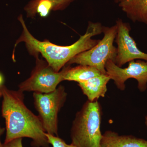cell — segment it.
<instances>
[{
    "mask_svg": "<svg viewBox=\"0 0 147 147\" xmlns=\"http://www.w3.org/2000/svg\"><path fill=\"white\" fill-rule=\"evenodd\" d=\"M63 81L82 83L102 74L97 69L88 65H80L71 67L67 65L63 67Z\"/></svg>",
    "mask_w": 147,
    "mask_h": 147,
    "instance_id": "obj_12",
    "label": "cell"
},
{
    "mask_svg": "<svg viewBox=\"0 0 147 147\" xmlns=\"http://www.w3.org/2000/svg\"><path fill=\"white\" fill-rule=\"evenodd\" d=\"M53 4V10H62L65 9L75 0H51Z\"/></svg>",
    "mask_w": 147,
    "mask_h": 147,
    "instance_id": "obj_15",
    "label": "cell"
},
{
    "mask_svg": "<svg viewBox=\"0 0 147 147\" xmlns=\"http://www.w3.org/2000/svg\"><path fill=\"white\" fill-rule=\"evenodd\" d=\"M115 3L131 21L147 26V0H115Z\"/></svg>",
    "mask_w": 147,
    "mask_h": 147,
    "instance_id": "obj_11",
    "label": "cell"
},
{
    "mask_svg": "<svg viewBox=\"0 0 147 147\" xmlns=\"http://www.w3.org/2000/svg\"><path fill=\"white\" fill-rule=\"evenodd\" d=\"M103 38L89 50L76 55L67 64H76L88 65L97 69L102 74H106L105 66L108 60L115 62L117 55V47L114 42L117 34V25L103 27Z\"/></svg>",
    "mask_w": 147,
    "mask_h": 147,
    "instance_id": "obj_4",
    "label": "cell"
},
{
    "mask_svg": "<svg viewBox=\"0 0 147 147\" xmlns=\"http://www.w3.org/2000/svg\"><path fill=\"white\" fill-rule=\"evenodd\" d=\"M36 55V66L30 76L19 85V90L48 93L54 91L58 85L63 81L64 70L57 72L46 61Z\"/></svg>",
    "mask_w": 147,
    "mask_h": 147,
    "instance_id": "obj_6",
    "label": "cell"
},
{
    "mask_svg": "<svg viewBox=\"0 0 147 147\" xmlns=\"http://www.w3.org/2000/svg\"><path fill=\"white\" fill-rule=\"evenodd\" d=\"M5 131V128L1 127L0 125V147H3V144H1V135L3 134Z\"/></svg>",
    "mask_w": 147,
    "mask_h": 147,
    "instance_id": "obj_17",
    "label": "cell"
},
{
    "mask_svg": "<svg viewBox=\"0 0 147 147\" xmlns=\"http://www.w3.org/2000/svg\"><path fill=\"white\" fill-rule=\"evenodd\" d=\"M117 34L115 38L117 45V55L115 63L121 67L123 65L135 59L147 61V54L142 52L137 47L134 39L129 32L131 30L130 25L118 19L116 21Z\"/></svg>",
    "mask_w": 147,
    "mask_h": 147,
    "instance_id": "obj_8",
    "label": "cell"
},
{
    "mask_svg": "<svg viewBox=\"0 0 147 147\" xmlns=\"http://www.w3.org/2000/svg\"><path fill=\"white\" fill-rule=\"evenodd\" d=\"M100 147H147V140L108 130L102 134Z\"/></svg>",
    "mask_w": 147,
    "mask_h": 147,
    "instance_id": "obj_10",
    "label": "cell"
},
{
    "mask_svg": "<svg viewBox=\"0 0 147 147\" xmlns=\"http://www.w3.org/2000/svg\"><path fill=\"white\" fill-rule=\"evenodd\" d=\"M145 123L147 127V115L145 117Z\"/></svg>",
    "mask_w": 147,
    "mask_h": 147,
    "instance_id": "obj_19",
    "label": "cell"
},
{
    "mask_svg": "<svg viewBox=\"0 0 147 147\" xmlns=\"http://www.w3.org/2000/svg\"><path fill=\"white\" fill-rule=\"evenodd\" d=\"M3 78L2 75L0 74V87L2 86L3 83ZM2 96V94L0 91V98Z\"/></svg>",
    "mask_w": 147,
    "mask_h": 147,
    "instance_id": "obj_18",
    "label": "cell"
},
{
    "mask_svg": "<svg viewBox=\"0 0 147 147\" xmlns=\"http://www.w3.org/2000/svg\"><path fill=\"white\" fill-rule=\"evenodd\" d=\"M45 135L48 143L52 145L53 147H77L71 143L70 144H68L59 136H54L47 133H45Z\"/></svg>",
    "mask_w": 147,
    "mask_h": 147,
    "instance_id": "obj_14",
    "label": "cell"
},
{
    "mask_svg": "<svg viewBox=\"0 0 147 147\" xmlns=\"http://www.w3.org/2000/svg\"><path fill=\"white\" fill-rule=\"evenodd\" d=\"M102 110L98 101H89L76 113L71 125V144L77 147H100Z\"/></svg>",
    "mask_w": 147,
    "mask_h": 147,
    "instance_id": "obj_3",
    "label": "cell"
},
{
    "mask_svg": "<svg viewBox=\"0 0 147 147\" xmlns=\"http://www.w3.org/2000/svg\"><path fill=\"white\" fill-rule=\"evenodd\" d=\"M23 138H17L13 139L10 142L4 143L3 147H23L22 144Z\"/></svg>",
    "mask_w": 147,
    "mask_h": 147,
    "instance_id": "obj_16",
    "label": "cell"
},
{
    "mask_svg": "<svg viewBox=\"0 0 147 147\" xmlns=\"http://www.w3.org/2000/svg\"><path fill=\"white\" fill-rule=\"evenodd\" d=\"M110 80V76L107 74H101L78 83V86L88 100L93 102L98 100L100 97H105L107 91V84Z\"/></svg>",
    "mask_w": 147,
    "mask_h": 147,
    "instance_id": "obj_9",
    "label": "cell"
},
{
    "mask_svg": "<svg viewBox=\"0 0 147 147\" xmlns=\"http://www.w3.org/2000/svg\"><path fill=\"white\" fill-rule=\"evenodd\" d=\"M3 100L2 115L5 119L4 143L24 137L32 140L34 147H50L42 123L38 116L25 105L24 96L21 91L11 90L2 85L0 87Z\"/></svg>",
    "mask_w": 147,
    "mask_h": 147,
    "instance_id": "obj_1",
    "label": "cell"
},
{
    "mask_svg": "<svg viewBox=\"0 0 147 147\" xmlns=\"http://www.w3.org/2000/svg\"><path fill=\"white\" fill-rule=\"evenodd\" d=\"M106 74L114 81L118 89L123 91L125 83L129 79H136L139 90L144 92L147 88V61L138 60L128 63V66L122 68L112 60H108L105 66Z\"/></svg>",
    "mask_w": 147,
    "mask_h": 147,
    "instance_id": "obj_7",
    "label": "cell"
},
{
    "mask_svg": "<svg viewBox=\"0 0 147 147\" xmlns=\"http://www.w3.org/2000/svg\"><path fill=\"white\" fill-rule=\"evenodd\" d=\"M18 19L23 31L16 42L15 47L20 42H24L29 53L34 56L41 54L48 65L57 72L59 71L76 55L96 45L100 40L94 39L92 37L102 33L104 27L98 22H89L85 34L81 36L77 41L68 46H60L47 40L41 41L36 39L27 28L23 16L20 15Z\"/></svg>",
    "mask_w": 147,
    "mask_h": 147,
    "instance_id": "obj_2",
    "label": "cell"
},
{
    "mask_svg": "<svg viewBox=\"0 0 147 147\" xmlns=\"http://www.w3.org/2000/svg\"><path fill=\"white\" fill-rule=\"evenodd\" d=\"M53 9V4L51 0H31L24 9L28 16L32 17L36 13L41 17H46Z\"/></svg>",
    "mask_w": 147,
    "mask_h": 147,
    "instance_id": "obj_13",
    "label": "cell"
},
{
    "mask_svg": "<svg viewBox=\"0 0 147 147\" xmlns=\"http://www.w3.org/2000/svg\"><path fill=\"white\" fill-rule=\"evenodd\" d=\"M67 96L65 88L61 86L48 93L34 92L35 108L46 133L58 136V114Z\"/></svg>",
    "mask_w": 147,
    "mask_h": 147,
    "instance_id": "obj_5",
    "label": "cell"
}]
</instances>
